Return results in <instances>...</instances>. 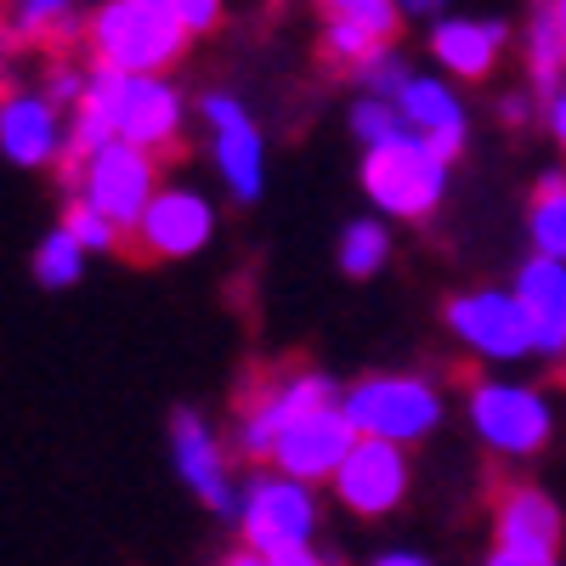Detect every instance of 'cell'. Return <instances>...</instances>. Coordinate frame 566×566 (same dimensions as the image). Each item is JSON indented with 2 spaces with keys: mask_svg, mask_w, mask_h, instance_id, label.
I'll list each match as a JSON object with an SVG mask.
<instances>
[{
  "mask_svg": "<svg viewBox=\"0 0 566 566\" xmlns=\"http://www.w3.org/2000/svg\"><path fill=\"white\" fill-rule=\"evenodd\" d=\"M85 34H91V52H97V69L130 80H159L193 40L181 29L176 0H108V7L91 12Z\"/></svg>",
  "mask_w": 566,
  "mask_h": 566,
  "instance_id": "obj_1",
  "label": "cell"
},
{
  "mask_svg": "<svg viewBox=\"0 0 566 566\" xmlns=\"http://www.w3.org/2000/svg\"><path fill=\"white\" fill-rule=\"evenodd\" d=\"M340 408L363 442H391V448H408L442 424V397L419 374H368V380L340 391Z\"/></svg>",
  "mask_w": 566,
  "mask_h": 566,
  "instance_id": "obj_2",
  "label": "cell"
},
{
  "mask_svg": "<svg viewBox=\"0 0 566 566\" xmlns=\"http://www.w3.org/2000/svg\"><path fill=\"white\" fill-rule=\"evenodd\" d=\"M74 199H85L119 239H136L142 216H148V205L159 199V159L125 148V142H108V148H97L80 165Z\"/></svg>",
  "mask_w": 566,
  "mask_h": 566,
  "instance_id": "obj_3",
  "label": "cell"
},
{
  "mask_svg": "<svg viewBox=\"0 0 566 566\" xmlns=\"http://www.w3.org/2000/svg\"><path fill=\"white\" fill-rule=\"evenodd\" d=\"M448 187V165L424 148L419 136H402L391 148H368L363 154V193L374 199V210L402 216V221H424L437 210Z\"/></svg>",
  "mask_w": 566,
  "mask_h": 566,
  "instance_id": "obj_4",
  "label": "cell"
},
{
  "mask_svg": "<svg viewBox=\"0 0 566 566\" xmlns=\"http://www.w3.org/2000/svg\"><path fill=\"white\" fill-rule=\"evenodd\" d=\"M470 424L476 437L504 453V459H527L555 437V408L538 386H515V380H476L470 386Z\"/></svg>",
  "mask_w": 566,
  "mask_h": 566,
  "instance_id": "obj_5",
  "label": "cell"
},
{
  "mask_svg": "<svg viewBox=\"0 0 566 566\" xmlns=\"http://www.w3.org/2000/svg\"><path fill=\"white\" fill-rule=\"evenodd\" d=\"M239 533H244V549H255L261 560L312 549V533H317L312 488H301L290 476H255L239 493Z\"/></svg>",
  "mask_w": 566,
  "mask_h": 566,
  "instance_id": "obj_6",
  "label": "cell"
},
{
  "mask_svg": "<svg viewBox=\"0 0 566 566\" xmlns=\"http://www.w3.org/2000/svg\"><path fill=\"white\" fill-rule=\"evenodd\" d=\"M335 402H340V391H335V380H328V374H283V380L261 386L255 402L244 408V419H239V448H244L250 459H272L277 442L290 437L301 419H312L317 408H335Z\"/></svg>",
  "mask_w": 566,
  "mask_h": 566,
  "instance_id": "obj_7",
  "label": "cell"
},
{
  "mask_svg": "<svg viewBox=\"0 0 566 566\" xmlns=\"http://www.w3.org/2000/svg\"><path fill=\"white\" fill-rule=\"evenodd\" d=\"M448 328L459 335L464 352H476L488 363H515L533 352V335H527V317L515 306L510 290H470V295H453L448 301Z\"/></svg>",
  "mask_w": 566,
  "mask_h": 566,
  "instance_id": "obj_8",
  "label": "cell"
},
{
  "mask_svg": "<svg viewBox=\"0 0 566 566\" xmlns=\"http://www.w3.org/2000/svg\"><path fill=\"white\" fill-rule=\"evenodd\" d=\"M357 442H363V437H357V424H352L346 408L335 402V408H317L312 419H301L295 431L277 442L272 464H277V476H290V482H301V488H312V482H335V476H340V464L352 459Z\"/></svg>",
  "mask_w": 566,
  "mask_h": 566,
  "instance_id": "obj_9",
  "label": "cell"
},
{
  "mask_svg": "<svg viewBox=\"0 0 566 566\" xmlns=\"http://www.w3.org/2000/svg\"><path fill=\"white\" fill-rule=\"evenodd\" d=\"M199 114H205V125L216 136L210 148H216V170L227 181V193L239 205H255L261 199V159H266L255 119L244 114L239 97H227V91H210V97L199 103Z\"/></svg>",
  "mask_w": 566,
  "mask_h": 566,
  "instance_id": "obj_10",
  "label": "cell"
},
{
  "mask_svg": "<svg viewBox=\"0 0 566 566\" xmlns=\"http://www.w3.org/2000/svg\"><path fill=\"white\" fill-rule=\"evenodd\" d=\"M210 232H216V210L205 193H193V187H159V199L148 205V216L136 227V250L148 261H187L210 244Z\"/></svg>",
  "mask_w": 566,
  "mask_h": 566,
  "instance_id": "obj_11",
  "label": "cell"
},
{
  "mask_svg": "<svg viewBox=\"0 0 566 566\" xmlns=\"http://www.w3.org/2000/svg\"><path fill=\"white\" fill-rule=\"evenodd\" d=\"M69 148V119L63 108H52L40 91H7L0 97V154L23 170H45L57 165Z\"/></svg>",
  "mask_w": 566,
  "mask_h": 566,
  "instance_id": "obj_12",
  "label": "cell"
},
{
  "mask_svg": "<svg viewBox=\"0 0 566 566\" xmlns=\"http://www.w3.org/2000/svg\"><path fill=\"white\" fill-rule=\"evenodd\" d=\"M335 499L357 515H391L408 499V459L391 442H357L335 476Z\"/></svg>",
  "mask_w": 566,
  "mask_h": 566,
  "instance_id": "obj_13",
  "label": "cell"
},
{
  "mask_svg": "<svg viewBox=\"0 0 566 566\" xmlns=\"http://www.w3.org/2000/svg\"><path fill=\"white\" fill-rule=\"evenodd\" d=\"M397 23H402V7H391V0H335L323 12V52L335 63L363 69L391 52Z\"/></svg>",
  "mask_w": 566,
  "mask_h": 566,
  "instance_id": "obj_14",
  "label": "cell"
},
{
  "mask_svg": "<svg viewBox=\"0 0 566 566\" xmlns=\"http://www.w3.org/2000/svg\"><path fill=\"white\" fill-rule=\"evenodd\" d=\"M170 459H176V470H181V482L193 488L210 510L239 515V493H232V482H227L221 442L210 437V424H205L193 408H176V413H170Z\"/></svg>",
  "mask_w": 566,
  "mask_h": 566,
  "instance_id": "obj_15",
  "label": "cell"
},
{
  "mask_svg": "<svg viewBox=\"0 0 566 566\" xmlns=\"http://www.w3.org/2000/svg\"><path fill=\"white\" fill-rule=\"evenodd\" d=\"M181 91L159 74V80H130L125 74V97H119V142L136 154H165L181 142Z\"/></svg>",
  "mask_w": 566,
  "mask_h": 566,
  "instance_id": "obj_16",
  "label": "cell"
},
{
  "mask_svg": "<svg viewBox=\"0 0 566 566\" xmlns=\"http://www.w3.org/2000/svg\"><path fill=\"white\" fill-rule=\"evenodd\" d=\"M515 306L527 317V335H533V357H566V266L560 261H522L515 272Z\"/></svg>",
  "mask_w": 566,
  "mask_h": 566,
  "instance_id": "obj_17",
  "label": "cell"
},
{
  "mask_svg": "<svg viewBox=\"0 0 566 566\" xmlns=\"http://www.w3.org/2000/svg\"><path fill=\"white\" fill-rule=\"evenodd\" d=\"M397 114H402V125L431 148L442 165H453L459 154H464V142H470V119H464V108H459V97L448 91V80H431V74H413L408 80V91L397 97Z\"/></svg>",
  "mask_w": 566,
  "mask_h": 566,
  "instance_id": "obj_18",
  "label": "cell"
},
{
  "mask_svg": "<svg viewBox=\"0 0 566 566\" xmlns=\"http://www.w3.org/2000/svg\"><path fill=\"white\" fill-rule=\"evenodd\" d=\"M493 533H499V549L522 555V560H538V566H555V549H560V510L549 493L538 488H510L493 510Z\"/></svg>",
  "mask_w": 566,
  "mask_h": 566,
  "instance_id": "obj_19",
  "label": "cell"
},
{
  "mask_svg": "<svg viewBox=\"0 0 566 566\" xmlns=\"http://www.w3.org/2000/svg\"><path fill=\"white\" fill-rule=\"evenodd\" d=\"M431 52L453 80H488L504 52V23L499 18H442L431 29Z\"/></svg>",
  "mask_w": 566,
  "mask_h": 566,
  "instance_id": "obj_20",
  "label": "cell"
},
{
  "mask_svg": "<svg viewBox=\"0 0 566 566\" xmlns=\"http://www.w3.org/2000/svg\"><path fill=\"white\" fill-rule=\"evenodd\" d=\"M7 29L12 45H57L80 29V12L69 0H18V7H7Z\"/></svg>",
  "mask_w": 566,
  "mask_h": 566,
  "instance_id": "obj_21",
  "label": "cell"
},
{
  "mask_svg": "<svg viewBox=\"0 0 566 566\" xmlns=\"http://www.w3.org/2000/svg\"><path fill=\"white\" fill-rule=\"evenodd\" d=\"M527 232H533V250L544 261H560L566 266V176L549 170L533 193V210H527Z\"/></svg>",
  "mask_w": 566,
  "mask_h": 566,
  "instance_id": "obj_22",
  "label": "cell"
},
{
  "mask_svg": "<svg viewBox=\"0 0 566 566\" xmlns=\"http://www.w3.org/2000/svg\"><path fill=\"white\" fill-rule=\"evenodd\" d=\"M560 74H566L560 23H555V7H538V12L527 18V80H533V91L555 97V91H560Z\"/></svg>",
  "mask_w": 566,
  "mask_h": 566,
  "instance_id": "obj_23",
  "label": "cell"
},
{
  "mask_svg": "<svg viewBox=\"0 0 566 566\" xmlns=\"http://www.w3.org/2000/svg\"><path fill=\"white\" fill-rule=\"evenodd\" d=\"M29 266H34V283H45V290H69V283H80V272H85V250L74 244V232L52 227L34 244V261Z\"/></svg>",
  "mask_w": 566,
  "mask_h": 566,
  "instance_id": "obj_24",
  "label": "cell"
},
{
  "mask_svg": "<svg viewBox=\"0 0 566 566\" xmlns=\"http://www.w3.org/2000/svg\"><path fill=\"white\" fill-rule=\"evenodd\" d=\"M391 255V232L380 227V221H352L346 232H340V272L346 277H368V272H380V261Z\"/></svg>",
  "mask_w": 566,
  "mask_h": 566,
  "instance_id": "obj_25",
  "label": "cell"
},
{
  "mask_svg": "<svg viewBox=\"0 0 566 566\" xmlns=\"http://www.w3.org/2000/svg\"><path fill=\"white\" fill-rule=\"evenodd\" d=\"M352 130H357V142H363V148H391V142L413 136V130L402 125L397 103H374V97H363V103L352 108Z\"/></svg>",
  "mask_w": 566,
  "mask_h": 566,
  "instance_id": "obj_26",
  "label": "cell"
},
{
  "mask_svg": "<svg viewBox=\"0 0 566 566\" xmlns=\"http://www.w3.org/2000/svg\"><path fill=\"white\" fill-rule=\"evenodd\" d=\"M63 232H74V244H80L85 255H97V250H114V244H119V232H114L97 210H91L85 199H69V205H63Z\"/></svg>",
  "mask_w": 566,
  "mask_h": 566,
  "instance_id": "obj_27",
  "label": "cell"
},
{
  "mask_svg": "<svg viewBox=\"0 0 566 566\" xmlns=\"http://www.w3.org/2000/svg\"><path fill=\"white\" fill-rule=\"evenodd\" d=\"M357 80L368 85V97H374V103H397L402 91H408V80H413V69H408L397 52H386V57L363 63V69H357Z\"/></svg>",
  "mask_w": 566,
  "mask_h": 566,
  "instance_id": "obj_28",
  "label": "cell"
},
{
  "mask_svg": "<svg viewBox=\"0 0 566 566\" xmlns=\"http://www.w3.org/2000/svg\"><path fill=\"white\" fill-rule=\"evenodd\" d=\"M85 91H91V74L57 57L52 69H45V85H40V97L52 103V108H80V103H85Z\"/></svg>",
  "mask_w": 566,
  "mask_h": 566,
  "instance_id": "obj_29",
  "label": "cell"
},
{
  "mask_svg": "<svg viewBox=\"0 0 566 566\" xmlns=\"http://www.w3.org/2000/svg\"><path fill=\"white\" fill-rule=\"evenodd\" d=\"M176 12H181V29H187V34H210V29L221 23L216 0H176Z\"/></svg>",
  "mask_w": 566,
  "mask_h": 566,
  "instance_id": "obj_30",
  "label": "cell"
},
{
  "mask_svg": "<svg viewBox=\"0 0 566 566\" xmlns=\"http://www.w3.org/2000/svg\"><path fill=\"white\" fill-rule=\"evenodd\" d=\"M266 566H335V560H323L317 549H290V555H272Z\"/></svg>",
  "mask_w": 566,
  "mask_h": 566,
  "instance_id": "obj_31",
  "label": "cell"
},
{
  "mask_svg": "<svg viewBox=\"0 0 566 566\" xmlns=\"http://www.w3.org/2000/svg\"><path fill=\"white\" fill-rule=\"evenodd\" d=\"M549 130H555V142L566 148V85H560L555 97H549Z\"/></svg>",
  "mask_w": 566,
  "mask_h": 566,
  "instance_id": "obj_32",
  "label": "cell"
},
{
  "mask_svg": "<svg viewBox=\"0 0 566 566\" xmlns=\"http://www.w3.org/2000/svg\"><path fill=\"white\" fill-rule=\"evenodd\" d=\"M7 69H12V29H7V12H0V97H7Z\"/></svg>",
  "mask_w": 566,
  "mask_h": 566,
  "instance_id": "obj_33",
  "label": "cell"
},
{
  "mask_svg": "<svg viewBox=\"0 0 566 566\" xmlns=\"http://www.w3.org/2000/svg\"><path fill=\"white\" fill-rule=\"evenodd\" d=\"M374 566H431V560H424V555H413V549H391V555H380Z\"/></svg>",
  "mask_w": 566,
  "mask_h": 566,
  "instance_id": "obj_34",
  "label": "cell"
},
{
  "mask_svg": "<svg viewBox=\"0 0 566 566\" xmlns=\"http://www.w3.org/2000/svg\"><path fill=\"white\" fill-rule=\"evenodd\" d=\"M499 119L522 125V119H527V97H504V103H499Z\"/></svg>",
  "mask_w": 566,
  "mask_h": 566,
  "instance_id": "obj_35",
  "label": "cell"
},
{
  "mask_svg": "<svg viewBox=\"0 0 566 566\" xmlns=\"http://www.w3.org/2000/svg\"><path fill=\"white\" fill-rule=\"evenodd\" d=\"M221 566H266V560H261V555H255V549H239V555H227V560H221Z\"/></svg>",
  "mask_w": 566,
  "mask_h": 566,
  "instance_id": "obj_36",
  "label": "cell"
},
{
  "mask_svg": "<svg viewBox=\"0 0 566 566\" xmlns=\"http://www.w3.org/2000/svg\"><path fill=\"white\" fill-rule=\"evenodd\" d=\"M555 23H560V45H566V0H560V7H555Z\"/></svg>",
  "mask_w": 566,
  "mask_h": 566,
  "instance_id": "obj_37",
  "label": "cell"
},
{
  "mask_svg": "<svg viewBox=\"0 0 566 566\" xmlns=\"http://www.w3.org/2000/svg\"><path fill=\"white\" fill-rule=\"evenodd\" d=\"M560 380H566V357H560Z\"/></svg>",
  "mask_w": 566,
  "mask_h": 566,
  "instance_id": "obj_38",
  "label": "cell"
}]
</instances>
